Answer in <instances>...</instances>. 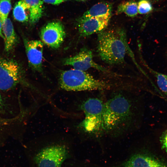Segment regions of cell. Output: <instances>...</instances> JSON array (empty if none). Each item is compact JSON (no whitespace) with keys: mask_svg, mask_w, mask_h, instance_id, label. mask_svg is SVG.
Masks as SVG:
<instances>
[{"mask_svg":"<svg viewBox=\"0 0 167 167\" xmlns=\"http://www.w3.org/2000/svg\"><path fill=\"white\" fill-rule=\"evenodd\" d=\"M132 102L123 94L117 93L104 103L102 114L103 132L118 134L127 129L134 117Z\"/></svg>","mask_w":167,"mask_h":167,"instance_id":"cell-1","label":"cell"},{"mask_svg":"<svg viewBox=\"0 0 167 167\" xmlns=\"http://www.w3.org/2000/svg\"><path fill=\"white\" fill-rule=\"evenodd\" d=\"M128 49L126 34L123 29H105L98 33L97 52L105 63L110 65L122 63Z\"/></svg>","mask_w":167,"mask_h":167,"instance_id":"cell-2","label":"cell"},{"mask_svg":"<svg viewBox=\"0 0 167 167\" xmlns=\"http://www.w3.org/2000/svg\"><path fill=\"white\" fill-rule=\"evenodd\" d=\"M59 82L62 89L70 91L107 90L112 86L107 82L96 79L85 71L74 69L62 71Z\"/></svg>","mask_w":167,"mask_h":167,"instance_id":"cell-3","label":"cell"},{"mask_svg":"<svg viewBox=\"0 0 167 167\" xmlns=\"http://www.w3.org/2000/svg\"><path fill=\"white\" fill-rule=\"evenodd\" d=\"M19 84L33 88L27 80L21 66L13 59L0 58V90L8 91Z\"/></svg>","mask_w":167,"mask_h":167,"instance_id":"cell-4","label":"cell"},{"mask_svg":"<svg viewBox=\"0 0 167 167\" xmlns=\"http://www.w3.org/2000/svg\"><path fill=\"white\" fill-rule=\"evenodd\" d=\"M104 103L98 98H89L83 102L81 109L85 117L79 126L85 132L96 135L103 132L102 114Z\"/></svg>","mask_w":167,"mask_h":167,"instance_id":"cell-5","label":"cell"},{"mask_svg":"<svg viewBox=\"0 0 167 167\" xmlns=\"http://www.w3.org/2000/svg\"><path fill=\"white\" fill-rule=\"evenodd\" d=\"M67 154L64 146L52 145L39 152L35 157V161L38 167H61Z\"/></svg>","mask_w":167,"mask_h":167,"instance_id":"cell-6","label":"cell"},{"mask_svg":"<svg viewBox=\"0 0 167 167\" xmlns=\"http://www.w3.org/2000/svg\"><path fill=\"white\" fill-rule=\"evenodd\" d=\"M62 62L63 65L71 66L76 70L85 71L93 68L103 72H109L106 69L93 61L92 52L86 47L82 48L76 55L64 58Z\"/></svg>","mask_w":167,"mask_h":167,"instance_id":"cell-7","label":"cell"},{"mask_svg":"<svg viewBox=\"0 0 167 167\" xmlns=\"http://www.w3.org/2000/svg\"><path fill=\"white\" fill-rule=\"evenodd\" d=\"M66 36L63 25L58 21L47 24L41 29L40 34L42 42L54 49H57L61 46Z\"/></svg>","mask_w":167,"mask_h":167,"instance_id":"cell-8","label":"cell"},{"mask_svg":"<svg viewBox=\"0 0 167 167\" xmlns=\"http://www.w3.org/2000/svg\"><path fill=\"white\" fill-rule=\"evenodd\" d=\"M23 41L30 67L35 71L43 73V43L41 41L25 38Z\"/></svg>","mask_w":167,"mask_h":167,"instance_id":"cell-9","label":"cell"},{"mask_svg":"<svg viewBox=\"0 0 167 167\" xmlns=\"http://www.w3.org/2000/svg\"><path fill=\"white\" fill-rule=\"evenodd\" d=\"M111 17V15H105L80 19L78 24L80 36L85 37L95 33H98L105 29Z\"/></svg>","mask_w":167,"mask_h":167,"instance_id":"cell-10","label":"cell"},{"mask_svg":"<svg viewBox=\"0 0 167 167\" xmlns=\"http://www.w3.org/2000/svg\"><path fill=\"white\" fill-rule=\"evenodd\" d=\"M121 167H167V164L151 154L139 152L123 162Z\"/></svg>","mask_w":167,"mask_h":167,"instance_id":"cell-11","label":"cell"},{"mask_svg":"<svg viewBox=\"0 0 167 167\" xmlns=\"http://www.w3.org/2000/svg\"><path fill=\"white\" fill-rule=\"evenodd\" d=\"M2 30L5 37L4 50L6 52L11 51L17 44L18 39L15 32L11 19L8 18L2 22Z\"/></svg>","mask_w":167,"mask_h":167,"instance_id":"cell-12","label":"cell"},{"mask_svg":"<svg viewBox=\"0 0 167 167\" xmlns=\"http://www.w3.org/2000/svg\"><path fill=\"white\" fill-rule=\"evenodd\" d=\"M112 5L109 2H101L93 5L86 11L80 19L111 15Z\"/></svg>","mask_w":167,"mask_h":167,"instance_id":"cell-13","label":"cell"},{"mask_svg":"<svg viewBox=\"0 0 167 167\" xmlns=\"http://www.w3.org/2000/svg\"><path fill=\"white\" fill-rule=\"evenodd\" d=\"M28 5L30 10L29 20L34 24L41 17L43 11V2L41 0H24Z\"/></svg>","mask_w":167,"mask_h":167,"instance_id":"cell-14","label":"cell"},{"mask_svg":"<svg viewBox=\"0 0 167 167\" xmlns=\"http://www.w3.org/2000/svg\"><path fill=\"white\" fill-rule=\"evenodd\" d=\"M13 15L14 19L18 21L24 22L28 21L29 7L24 0H20L15 4L13 10Z\"/></svg>","mask_w":167,"mask_h":167,"instance_id":"cell-15","label":"cell"},{"mask_svg":"<svg viewBox=\"0 0 167 167\" xmlns=\"http://www.w3.org/2000/svg\"><path fill=\"white\" fill-rule=\"evenodd\" d=\"M117 14L124 13L131 17H134L138 13V3L133 1L124 2L118 6L116 11Z\"/></svg>","mask_w":167,"mask_h":167,"instance_id":"cell-16","label":"cell"},{"mask_svg":"<svg viewBox=\"0 0 167 167\" xmlns=\"http://www.w3.org/2000/svg\"><path fill=\"white\" fill-rule=\"evenodd\" d=\"M145 66L156 78L157 85L159 89L165 95H167V75L152 70L143 61Z\"/></svg>","mask_w":167,"mask_h":167,"instance_id":"cell-17","label":"cell"},{"mask_svg":"<svg viewBox=\"0 0 167 167\" xmlns=\"http://www.w3.org/2000/svg\"><path fill=\"white\" fill-rule=\"evenodd\" d=\"M11 8V0H0V19L2 22L8 18Z\"/></svg>","mask_w":167,"mask_h":167,"instance_id":"cell-18","label":"cell"},{"mask_svg":"<svg viewBox=\"0 0 167 167\" xmlns=\"http://www.w3.org/2000/svg\"><path fill=\"white\" fill-rule=\"evenodd\" d=\"M138 10L140 14H146L152 10V5L148 0H140L138 4Z\"/></svg>","mask_w":167,"mask_h":167,"instance_id":"cell-19","label":"cell"},{"mask_svg":"<svg viewBox=\"0 0 167 167\" xmlns=\"http://www.w3.org/2000/svg\"><path fill=\"white\" fill-rule=\"evenodd\" d=\"M17 118H6L0 117V135L7 127L16 121Z\"/></svg>","mask_w":167,"mask_h":167,"instance_id":"cell-20","label":"cell"},{"mask_svg":"<svg viewBox=\"0 0 167 167\" xmlns=\"http://www.w3.org/2000/svg\"><path fill=\"white\" fill-rule=\"evenodd\" d=\"M8 107L6 99L0 92V113H5Z\"/></svg>","mask_w":167,"mask_h":167,"instance_id":"cell-21","label":"cell"},{"mask_svg":"<svg viewBox=\"0 0 167 167\" xmlns=\"http://www.w3.org/2000/svg\"><path fill=\"white\" fill-rule=\"evenodd\" d=\"M162 148L167 153V129L162 134L160 138Z\"/></svg>","mask_w":167,"mask_h":167,"instance_id":"cell-22","label":"cell"},{"mask_svg":"<svg viewBox=\"0 0 167 167\" xmlns=\"http://www.w3.org/2000/svg\"><path fill=\"white\" fill-rule=\"evenodd\" d=\"M67 0H43L46 3L53 5H58Z\"/></svg>","mask_w":167,"mask_h":167,"instance_id":"cell-23","label":"cell"},{"mask_svg":"<svg viewBox=\"0 0 167 167\" xmlns=\"http://www.w3.org/2000/svg\"><path fill=\"white\" fill-rule=\"evenodd\" d=\"M0 36L2 37L4 41L5 37L3 34L2 30V22L0 19Z\"/></svg>","mask_w":167,"mask_h":167,"instance_id":"cell-24","label":"cell"},{"mask_svg":"<svg viewBox=\"0 0 167 167\" xmlns=\"http://www.w3.org/2000/svg\"><path fill=\"white\" fill-rule=\"evenodd\" d=\"M81 0V1H85V0Z\"/></svg>","mask_w":167,"mask_h":167,"instance_id":"cell-25","label":"cell"}]
</instances>
